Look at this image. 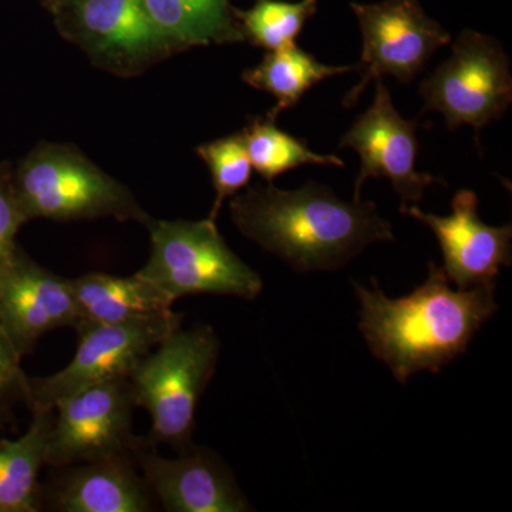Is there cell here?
Masks as SVG:
<instances>
[{
  "instance_id": "1",
  "label": "cell",
  "mask_w": 512,
  "mask_h": 512,
  "mask_svg": "<svg viewBox=\"0 0 512 512\" xmlns=\"http://www.w3.org/2000/svg\"><path fill=\"white\" fill-rule=\"evenodd\" d=\"M353 288L360 301V333L373 356L403 384L424 370L439 373L464 355L481 326L498 311L495 282L456 291L434 262L426 281L403 298H387L376 281L373 289L357 282Z\"/></svg>"
},
{
  "instance_id": "2",
  "label": "cell",
  "mask_w": 512,
  "mask_h": 512,
  "mask_svg": "<svg viewBox=\"0 0 512 512\" xmlns=\"http://www.w3.org/2000/svg\"><path fill=\"white\" fill-rule=\"evenodd\" d=\"M229 210L244 237L299 272L339 269L369 245L394 241L375 202H346L312 181L291 191L248 185Z\"/></svg>"
},
{
  "instance_id": "3",
  "label": "cell",
  "mask_w": 512,
  "mask_h": 512,
  "mask_svg": "<svg viewBox=\"0 0 512 512\" xmlns=\"http://www.w3.org/2000/svg\"><path fill=\"white\" fill-rule=\"evenodd\" d=\"M26 221L113 218L146 225L150 215L126 185L70 143H42L10 168Z\"/></svg>"
},
{
  "instance_id": "4",
  "label": "cell",
  "mask_w": 512,
  "mask_h": 512,
  "mask_svg": "<svg viewBox=\"0 0 512 512\" xmlns=\"http://www.w3.org/2000/svg\"><path fill=\"white\" fill-rule=\"evenodd\" d=\"M220 355V340L210 326L168 333L128 376L136 406L151 417V436L158 443L191 446L195 412Z\"/></svg>"
},
{
  "instance_id": "5",
  "label": "cell",
  "mask_w": 512,
  "mask_h": 512,
  "mask_svg": "<svg viewBox=\"0 0 512 512\" xmlns=\"http://www.w3.org/2000/svg\"><path fill=\"white\" fill-rule=\"evenodd\" d=\"M146 227L150 256L136 275L174 303L201 293L254 301L261 293V276L228 247L217 221L150 218Z\"/></svg>"
},
{
  "instance_id": "6",
  "label": "cell",
  "mask_w": 512,
  "mask_h": 512,
  "mask_svg": "<svg viewBox=\"0 0 512 512\" xmlns=\"http://www.w3.org/2000/svg\"><path fill=\"white\" fill-rule=\"evenodd\" d=\"M421 113L437 111L448 130L471 126L480 131L501 119L512 103L510 57L503 46L487 35L464 30L451 55L420 84Z\"/></svg>"
},
{
  "instance_id": "7",
  "label": "cell",
  "mask_w": 512,
  "mask_h": 512,
  "mask_svg": "<svg viewBox=\"0 0 512 512\" xmlns=\"http://www.w3.org/2000/svg\"><path fill=\"white\" fill-rule=\"evenodd\" d=\"M49 9L60 35L114 76H138L177 55L141 0H56Z\"/></svg>"
},
{
  "instance_id": "8",
  "label": "cell",
  "mask_w": 512,
  "mask_h": 512,
  "mask_svg": "<svg viewBox=\"0 0 512 512\" xmlns=\"http://www.w3.org/2000/svg\"><path fill=\"white\" fill-rule=\"evenodd\" d=\"M181 326V316L121 323H80L79 343L69 365L42 379H28L25 397L32 409H53L64 396L92 384L130 376L137 363L168 333Z\"/></svg>"
},
{
  "instance_id": "9",
  "label": "cell",
  "mask_w": 512,
  "mask_h": 512,
  "mask_svg": "<svg viewBox=\"0 0 512 512\" xmlns=\"http://www.w3.org/2000/svg\"><path fill=\"white\" fill-rule=\"evenodd\" d=\"M362 32L363 77L343 99L353 107L373 80L392 76L409 84L451 35L421 8L419 0L350 3Z\"/></svg>"
},
{
  "instance_id": "10",
  "label": "cell",
  "mask_w": 512,
  "mask_h": 512,
  "mask_svg": "<svg viewBox=\"0 0 512 512\" xmlns=\"http://www.w3.org/2000/svg\"><path fill=\"white\" fill-rule=\"evenodd\" d=\"M134 402L128 377L76 390L55 404L46 464L69 466L121 457L133 447Z\"/></svg>"
},
{
  "instance_id": "11",
  "label": "cell",
  "mask_w": 512,
  "mask_h": 512,
  "mask_svg": "<svg viewBox=\"0 0 512 512\" xmlns=\"http://www.w3.org/2000/svg\"><path fill=\"white\" fill-rule=\"evenodd\" d=\"M417 130V120L404 119L394 107L386 84L377 79L372 106L340 138L339 148H352L360 158L353 201H360L363 185L372 178H387L392 183L402 200L400 208L423 200L430 185L446 184L439 177L416 170L420 148Z\"/></svg>"
},
{
  "instance_id": "12",
  "label": "cell",
  "mask_w": 512,
  "mask_h": 512,
  "mask_svg": "<svg viewBox=\"0 0 512 512\" xmlns=\"http://www.w3.org/2000/svg\"><path fill=\"white\" fill-rule=\"evenodd\" d=\"M0 320L23 356L53 329L80 323L70 279L47 271L16 249L0 264Z\"/></svg>"
},
{
  "instance_id": "13",
  "label": "cell",
  "mask_w": 512,
  "mask_h": 512,
  "mask_svg": "<svg viewBox=\"0 0 512 512\" xmlns=\"http://www.w3.org/2000/svg\"><path fill=\"white\" fill-rule=\"evenodd\" d=\"M453 214L448 217L421 211L416 205L400 208L429 227L443 252L444 272L458 289L495 282L501 266H511L512 227H491L478 217L476 192L460 190L454 195Z\"/></svg>"
},
{
  "instance_id": "14",
  "label": "cell",
  "mask_w": 512,
  "mask_h": 512,
  "mask_svg": "<svg viewBox=\"0 0 512 512\" xmlns=\"http://www.w3.org/2000/svg\"><path fill=\"white\" fill-rule=\"evenodd\" d=\"M144 481L171 512L252 511L231 471L210 451L188 450L180 458L140 454Z\"/></svg>"
},
{
  "instance_id": "15",
  "label": "cell",
  "mask_w": 512,
  "mask_h": 512,
  "mask_svg": "<svg viewBox=\"0 0 512 512\" xmlns=\"http://www.w3.org/2000/svg\"><path fill=\"white\" fill-rule=\"evenodd\" d=\"M55 507L64 512H146V485L123 456L92 461L70 471L57 487Z\"/></svg>"
},
{
  "instance_id": "16",
  "label": "cell",
  "mask_w": 512,
  "mask_h": 512,
  "mask_svg": "<svg viewBox=\"0 0 512 512\" xmlns=\"http://www.w3.org/2000/svg\"><path fill=\"white\" fill-rule=\"evenodd\" d=\"M70 281L80 323H121L175 313L174 302L136 274L116 276L92 272Z\"/></svg>"
},
{
  "instance_id": "17",
  "label": "cell",
  "mask_w": 512,
  "mask_h": 512,
  "mask_svg": "<svg viewBox=\"0 0 512 512\" xmlns=\"http://www.w3.org/2000/svg\"><path fill=\"white\" fill-rule=\"evenodd\" d=\"M151 22L174 47L185 52L194 47L244 42L229 0H141Z\"/></svg>"
},
{
  "instance_id": "18",
  "label": "cell",
  "mask_w": 512,
  "mask_h": 512,
  "mask_svg": "<svg viewBox=\"0 0 512 512\" xmlns=\"http://www.w3.org/2000/svg\"><path fill=\"white\" fill-rule=\"evenodd\" d=\"M357 69H362V64H323L293 43L274 52H266L261 62L242 72V80L259 92L275 97V106L266 117L276 120L282 111L295 107L312 87L318 86L323 80Z\"/></svg>"
},
{
  "instance_id": "19",
  "label": "cell",
  "mask_w": 512,
  "mask_h": 512,
  "mask_svg": "<svg viewBox=\"0 0 512 512\" xmlns=\"http://www.w3.org/2000/svg\"><path fill=\"white\" fill-rule=\"evenodd\" d=\"M55 409L35 407L28 431L0 441V512L36 511V483L46 464Z\"/></svg>"
},
{
  "instance_id": "20",
  "label": "cell",
  "mask_w": 512,
  "mask_h": 512,
  "mask_svg": "<svg viewBox=\"0 0 512 512\" xmlns=\"http://www.w3.org/2000/svg\"><path fill=\"white\" fill-rule=\"evenodd\" d=\"M275 121L269 117H254L239 131L252 168L266 183L302 165H345L338 156L315 153L305 140L276 127Z\"/></svg>"
},
{
  "instance_id": "21",
  "label": "cell",
  "mask_w": 512,
  "mask_h": 512,
  "mask_svg": "<svg viewBox=\"0 0 512 512\" xmlns=\"http://www.w3.org/2000/svg\"><path fill=\"white\" fill-rule=\"evenodd\" d=\"M318 5L319 0H255L252 8L234 9V13L244 42L274 52L295 43Z\"/></svg>"
},
{
  "instance_id": "22",
  "label": "cell",
  "mask_w": 512,
  "mask_h": 512,
  "mask_svg": "<svg viewBox=\"0 0 512 512\" xmlns=\"http://www.w3.org/2000/svg\"><path fill=\"white\" fill-rule=\"evenodd\" d=\"M195 153L210 170L215 201L208 218L217 221L224 202L248 187L254 168L241 133L201 144Z\"/></svg>"
},
{
  "instance_id": "23",
  "label": "cell",
  "mask_w": 512,
  "mask_h": 512,
  "mask_svg": "<svg viewBox=\"0 0 512 512\" xmlns=\"http://www.w3.org/2000/svg\"><path fill=\"white\" fill-rule=\"evenodd\" d=\"M8 164L0 165V264L15 254L16 235L26 218L13 190L12 175Z\"/></svg>"
},
{
  "instance_id": "24",
  "label": "cell",
  "mask_w": 512,
  "mask_h": 512,
  "mask_svg": "<svg viewBox=\"0 0 512 512\" xmlns=\"http://www.w3.org/2000/svg\"><path fill=\"white\" fill-rule=\"evenodd\" d=\"M20 359L22 356L13 346L0 320V394L19 390L25 396L28 377L20 369Z\"/></svg>"
},
{
  "instance_id": "25",
  "label": "cell",
  "mask_w": 512,
  "mask_h": 512,
  "mask_svg": "<svg viewBox=\"0 0 512 512\" xmlns=\"http://www.w3.org/2000/svg\"><path fill=\"white\" fill-rule=\"evenodd\" d=\"M45 2H46V5H47V8H50V6H52L53 3L56 2V0H45Z\"/></svg>"
}]
</instances>
